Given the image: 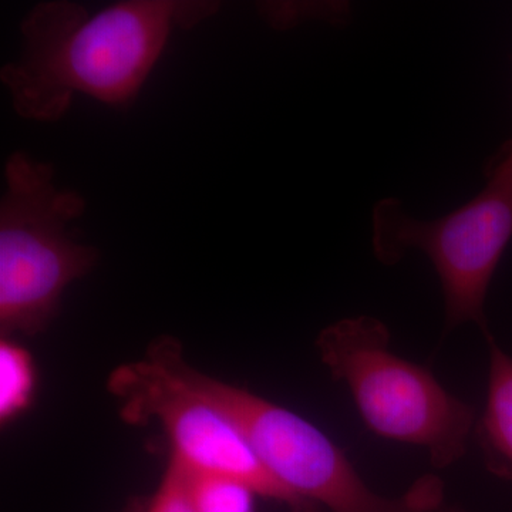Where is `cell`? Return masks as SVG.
<instances>
[{
	"label": "cell",
	"instance_id": "6da1fadb",
	"mask_svg": "<svg viewBox=\"0 0 512 512\" xmlns=\"http://www.w3.org/2000/svg\"><path fill=\"white\" fill-rule=\"evenodd\" d=\"M218 8L198 0H128L90 15L67 0L39 3L20 23L22 55L3 66L0 79L26 120L62 119L77 93L126 109L174 26L194 28Z\"/></svg>",
	"mask_w": 512,
	"mask_h": 512
},
{
	"label": "cell",
	"instance_id": "7a4b0ae2",
	"mask_svg": "<svg viewBox=\"0 0 512 512\" xmlns=\"http://www.w3.org/2000/svg\"><path fill=\"white\" fill-rule=\"evenodd\" d=\"M150 352L237 424L266 470L296 497L330 512H461L448 507L443 481L426 474L396 498L376 494L332 440L299 414L247 389L198 372L180 342L157 339Z\"/></svg>",
	"mask_w": 512,
	"mask_h": 512
},
{
	"label": "cell",
	"instance_id": "3957f363",
	"mask_svg": "<svg viewBox=\"0 0 512 512\" xmlns=\"http://www.w3.org/2000/svg\"><path fill=\"white\" fill-rule=\"evenodd\" d=\"M390 332L373 316L326 326L316 349L333 380L346 384L367 429L424 448L436 468L466 454L476 410L448 393L430 369L390 350Z\"/></svg>",
	"mask_w": 512,
	"mask_h": 512
},
{
	"label": "cell",
	"instance_id": "277c9868",
	"mask_svg": "<svg viewBox=\"0 0 512 512\" xmlns=\"http://www.w3.org/2000/svg\"><path fill=\"white\" fill-rule=\"evenodd\" d=\"M0 202V332L36 336L55 319L64 289L99 261L92 245L74 241L67 225L86 200L60 190L52 164L16 151L5 168Z\"/></svg>",
	"mask_w": 512,
	"mask_h": 512
},
{
	"label": "cell",
	"instance_id": "5b68a950",
	"mask_svg": "<svg viewBox=\"0 0 512 512\" xmlns=\"http://www.w3.org/2000/svg\"><path fill=\"white\" fill-rule=\"evenodd\" d=\"M487 175L476 197L434 220L413 217L397 198L373 207L377 261L393 266L410 251L430 259L443 289L447 332L464 323H474L483 335L491 332L485 302L512 239V174L488 168Z\"/></svg>",
	"mask_w": 512,
	"mask_h": 512
},
{
	"label": "cell",
	"instance_id": "8992f818",
	"mask_svg": "<svg viewBox=\"0 0 512 512\" xmlns=\"http://www.w3.org/2000/svg\"><path fill=\"white\" fill-rule=\"evenodd\" d=\"M110 393L130 424L156 421L171 446V461L200 473L237 478L259 497L291 512H320L276 481L234 421L185 384L163 360L148 352L110 373Z\"/></svg>",
	"mask_w": 512,
	"mask_h": 512
},
{
	"label": "cell",
	"instance_id": "52a82bcc",
	"mask_svg": "<svg viewBox=\"0 0 512 512\" xmlns=\"http://www.w3.org/2000/svg\"><path fill=\"white\" fill-rule=\"evenodd\" d=\"M488 346V387L484 412L474 427L484 466L493 476L512 481V356L494 339Z\"/></svg>",
	"mask_w": 512,
	"mask_h": 512
},
{
	"label": "cell",
	"instance_id": "ba28073f",
	"mask_svg": "<svg viewBox=\"0 0 512 512\" xmlns=\"http://www.w3.org/2000/svg\"><path fill=\"white\" fill-rule=\"evenodd\" d=\"M198 512H255L258 494L237 478L200 473L170 460Z\"/></svg>",
	"mask_w": 512,
	"mask_h": 512
},
{
	"label": "cell",
	"instance_id": "9c48e42d",
	"mask_svg": "<svg viewBox=\"0 0 512 512\" xmlns=\"http://www.w3.org/2000/svg\"><path fill=\"white\" fill-rule=\"evenodd\" d=\"M35 367L28 350L10 338L0 342V419H15L35 392Z\"/></svg>",
	"mask_w": 512,
	"mask_h": 512
},
{
	"label": "cell",
	"instance_id": "30bf717a",
	"mask_svg": "<svg viewBox=\"0 0 512 512\" xmlns=\"http://www.w3.org/2000/svg\"><path fill=\"white\" fill-rule=\"evenodd\" d=\"M134 512H198L191 503L183 480L170 464L163 480L151 497L131 498Z\"/></svg>",
	"mask_w": 512,
	"mask_h": 512
},
{
	"label": "cell",
	"instance_id": "8fae6325",
	"mask_svg": "<svg viewBox=\"0 0 512 512\" xmlns=\"http://www.w3.org/2000/svg\"><path fill=\"white\" fill-rule=\"evenodd\" d=\"M488 168H494V170L512 174V138L505 144L503 150L494 158L493 163H491Z\"/></svg>",
	"mask_w": 512,
	"mask_h": 512
},
{
	"label": "cell",
	"instance_id": "7c38bea8",
	"mask_svg": "<svg viewBox=\"0 0 512 512\" xmlns=\"http://www.w3.org/2000/svg\"><path fill=\"white\" fill-rule=\"evenodd\" d=\"M121 512H134L133 504H131V501H128V504L123 508V511Z\"/></svg>",
	"mask_w": 512,
	"mask_h": 512
}]
</instances>
